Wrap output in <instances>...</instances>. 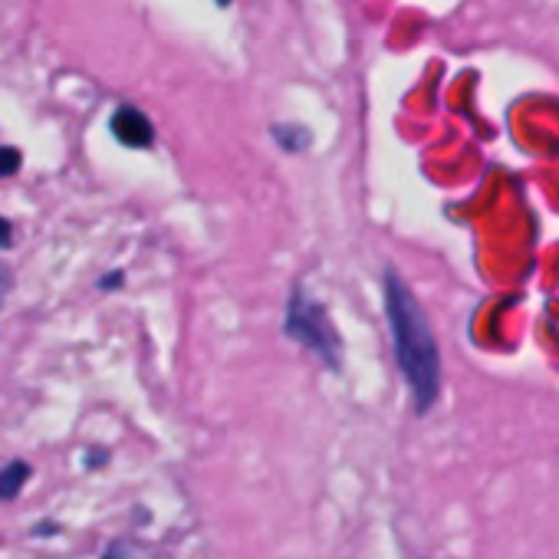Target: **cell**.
Wrapping results in <instances>:
<instances>
[{
  "label": "cell",
  "instance_id": "cell-7",
  "mask_svg": "<svg viewBox=\"0 0 559 559\" xmlns=\"http://www.w3.org/2000/svg\"><path fill=\"white\" fill-rule=\"evenodd\" d=\"M11 290H14V270L0 260V310H4V304H8V297H11Z\"/></svg>",
  "mask_w": 559,
  "mask_h": 559
},
{
  "label": "cell",
  "instance_id": "cell-9",
  "mask_svg": "<svg viewBox=\"0 0 559 559\" xmlns=\"http://www.w3.org/2000/svg\"><path fill=\"white\" fill-rule=\"evenodd\" d=\"M11 243H14V227H11V221L0 217V247H11Z\"/></svg>",
  "mask_w": 559,
  "mask_h": 559
},
{
  "label": "cell",
  "instance_id": "cell-5",
  "mask_svg": "<svg viewBox=\"0 0 559 559\" xmlns=\"http://www.w3.org/2000/svg\"><path fill=\"white\" fill-rule=\"evenodd\" d=\"M273 139L284 145V152H304L310 145V132L304 126H273Z\"/></svg>",
  "mask_w": 559,
  "mask_h": 559
},
{
  "label": "cell",
  "instance_id": "cell-6",
  "mask_svg": "<svg viewBox=\"0 0 559 559\" xmlns=\"http://www.w3.org/2000/svg\"><path fill=\"white\" fill-rule=\"evenodd\" d=\"M21 165H24V155H21L14 145H0V178L17 175V171H21Z\"/></svg>",
  "mask_w": 559,
  "mask_h": 559
},
{
  "label": "cell",
  "instance_id": "cell-1",
  "mask_svg": "<svg viewBox=\"0 0 559 559\" xmlns=\"http://www.w3.org/2000/svg\"><path fill=\"white\" fill-rule=\"evenodd\" d=\"M385 313L392 326L395 359L415 399V412L425 415L435 408L441 392V353L425 310L392 266L385 270Z\"/></svg>",
  "mask_w": 559,
  "mask_h": 559
},
{
  "label": "cell",
  "instance_id": "cell-8",
  "mask_svg": "<svg viewBox=\"0 0 559 559\" xmlns=\"http://www.w3.org/2000/svg\"><path fill=\"white\" fill-rule=\"evenodd\" d=\"M122 280H126L122 270H116V273H109V276L99 280V287H103V290H116V287H122Z\"/></svg>",
  "mask_w": 559,
  "mask_h": 559
},
{
  "label": "cell",
  "instance_id": "cell-2",
  "mask_svg": "<svg viewBox=\"0 0 559 559\" xmlns=\"http://www.w3.org/2000/svg\"><path fill=\"white\" fill-rule=\"evenodd\" d=\"M284 333L297 343H304L310 353H317L330 369H340V333L326 313L323 304L310 300L300 287L290 290L287 300V323Z\"/></svg>",
  "mask_w": 559,
  "mask_h": 559
},
{
  "label": "cell",
  "instance_id": "cell-4",
  "mask_svg": "<svg viewBox=\"0 0 559 559\" xmlns=\"http://www.w3.org/2000/svg\"><path fill=\"white\" fill-rule=\"evenodd\" d=\"M27 480H31V464L11 461L4 471H0V503H4V500H14V497L24 490Z\"/></svg>",
  "mask_w": 559,
  "mask_h": 559
},
{
  "label": "cell",
  "instance_id": "cell-3",
  "mask_svg": "<svg viewBox=\"0 0 559 559\" xmlns=\"http://www.w3.org/2000/svg\"><path fill=\"white\" fill-rule=\"evenodd\" d=\"M112 126V135L126 145V148H148L155 142V126L152 119L135 109V106H119L109 119Z\"/></svg>",
  "mask_w": 559,
  "mask_h": 559
}]
</instances>
